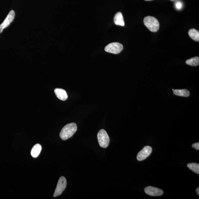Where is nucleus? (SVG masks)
Segmentation results:
<instances>
[{
    "instance_id": "ddd939ff",
    "label": "nucleus",
    "mask_w": 199,
    "mask_h": 199,
    "mask_svg": "<svg viewBox=\"0 0 199 199\" xmlns=\"http://www.w3.org/2000/svg\"><path fill=\"white\" fill-rule=\"evenodd\" d=\"M189 35L194 41H199V32L195 29H191L189 31Z\"/></svg>"
},
{
    "instance_id": "f3484780",
    "label": "nucleus",
    "mask_w": 199,
    "mask_h": 199,
    "mask_svg": "<svg viewBox=\"0 0 199 199\" xmlns=\"http://www.w3.org/2000/svg\"><path fill=\"white\" fill-rule=\"evenodd\" d=\"M182 7V4L181 2H178L177 3V4H176V7L177 9H180Z\"/></svg>"
},
{
    "instance_id": "9b49d317",
    "label": "nucleus",
    "mask_w": 199,
    "mask_h": 199,
    "mask_svg": "<svg viewBox=\"0 0 199 199\" xmlns=\"http://www.w3.org/2000/svg\"><path fill=\"white\" fill-rule=\"evenodd\" d=\"M41 146L39 144H35L32 147L31 150V154L32 157L34 158H37L40 155L41 150Z\"/></svg>"
},
{
    "instance_id": "4468645a",
    "label": "nucleus",
    "mask_w": 199,
    "mask_h": 199,
    "mask_svg": "<svg viewBox=\"0 0 199 199\" xmlns=\"http://www.w3.org/2000/svg\"><path fill=\"white\" fill-rule=\"evenodd\" d=\"M186 63L188 65L192 66H197L199 64V58L198 57H196L193 58L189 59L186 60Z\"/></svg>"
},
{
    "instance_id": "20e7f679",
    "label": "nucleus",
    "mask_w": 199,
    "mask_h": 199,
    "mask_svg": "<svg viewBox=\"0 0 199 199\" xmlns=\"http://www.w3.org/2000/svg\"><path fill=\"white\" fill-rule=\"evenodd\" d=\"M123 49V46L119 43H110L105 48L106 52L114 54H118L121 52Z\"/></svg>"
},
{
    "instance_id": "6ab92c4d",
    "label": "nucleus",
    "mask_w": 199,
    "mask_h": 199,
    "mask_svg": "<svg viewBox=\"0 0 199 199\" xmlns=\"http://www.w3.org/2000/svg\"><path fill=\"white\" fill-rule=\"evenodd\" d=\"M145 1H152V0H145Z\"/></svg>"
},
{
    "instance_id": "1a4fd4ad",
    "label": "nucleus",
    "mask_w": 199,
    "mask_h": 199,
    "mask_svg": "<svg viewBox=\"0 0 199 199\" xmlns=\"http://www.w3.org/2000/svg\"><path fill=\"white\" fill-rule=\"evenodd\" d=\"M56 95L57 98L63 101H65L68 99V96L66 91L60 88H56L54 90Z\"/></svg>"
},
{
    "instance_id": "7ed1b4c3",
    "label": "nucleus",
    "mask_w": 199,
    "mask_h": 199,
    "mask_svg": "<svg viewBox=\"0 0 199 199\" xmlns=\"http://www.w3.org/2000/svg\"><path fill=\"white\" fill-rule=\"evenodd\" d=\"M97 139L100 146L103 148H107L110 143V138L107 132L102 129L97 133Z\"/></svg>"
},
{
    "instance_id": "423d86ee",
    "label": "nucleus",
    "mask_w": 199,
    "mask_h": 199,
    "mask_svg": "<svg viewBox=\"0 0 199 199\" xmlns=\"http://www.w3.org/2000/svg\"><path fill=\"white\" fill-rule=\"evenodd\" d=\"M152 151V147L150 146H145L142 150L138 152L137 156V159L139 161H144L150 156Z\"/></svg>"
},
{
    "instance_id": "dca6fc26",
    "label": "nucleus",
    "mask_w": 199,
    "mask_h": 199,
    "mask_svg": "<svg viewBox=\"0 0 199 199\" xmlns=\"http://www.w3.org/2000/svg\"><path fill=\"white\" fill-rule=\"evenodd\" d=\"M192 147L197 150H199V142H197L192 144Z\"/></svg>"
},
{
    "instance_id": "a211bd4d",
    "label": "nucleus",
    "mask_w": 199,
    "mask_h": 199,
    "mask_svg": "<svg viewBox=\"0 0 199 199\" xmlns=\"http://www.w3.org/2000/svg\"><path fill=\"white\" fill-rule=\"evenodd\" d=\"M196 192H197V193L198 195H199V188H197L196 190Z\"/></svg>"
},
{
    "instance_id": "39448f33",
    "label": "nucleus",
    "mask_w": 199,
    "mask_h": 199,
    "mask_svg": "<svg viewBox=\"0 0 199 199\" xmlns=\"http://www.w3.org/2000/svg\"><path fill=\"white\" fill-rule=\"evenodd\" d=\"M66 185L67 181L66 178L63 176L60 177L57 183V187L54 194V197H57L61 195L66 188Z\"/></svg>"
},
{
    "instance_id": "aec40b11",
    "label": "nucleus",
    "mask_w": 199,
    "mask_h": 199,
    "mask_svg": "<svg viewBox=\"0 0 199 199\" xmlns=\"http://www.w3.org/2000/svg\"><path fill=\"white\" fill-rule=\"evenodd\" d=\"M172 91H174V89H172Z\"/></svg>"
},
{
    "instance_id": "f03ea898",
    "label": "nucleus",
    "mask_w": 199,
    "mask_h": 199,
    "mask_svg": "<svg viewBox=\"0 0 199 199\" xmlns=\"http://www.w3.org/2000/svg\"><path fill=\"white\" fill-rule=\"evenodd\" d=\"M144 25L151 32H156L159 29V22L155 17L146 16L144 18Z\"/></svg>"
},
{
    "instance_id": "0eeeda50",
    "label": "nucleus",
    "mask_w": 199,
    "mask_h": 199,
    "mask_svg": "<svg viewBox=\"0 0 199 199\" xmlns=\"http://www.w3.org/2000/svg\"><path fill=\"white\" fill-rule=\"evenodd\" d=\"M15 15L14 11L12 10L9 12L5 19L0 25V33L2 32L4 29L10 25V23L13 21L14 19Z\"/></svg>"
},
{
    "instance_id": "f257e3e1",
    "label": "nucleus",
    "mask_w": 199,
    "mask_h": 199,
    "mask_svg": "<svg viewBox=\"0 0 199 199\" xmlns=\"http://www.w3.org/2000/svg\"><path fill=\"white\" fill-rule=\"evenodd\" d=\"M77 130V124L74 123L67 124L62 128L60 132V138L63 140L69 139L76 133Z\"/></svg>"
},
{
    "instance_id": "9d476101",
    "label": "nucleus",
    "mask_w": 199,
    "mask_h": 199,
    "mask_svg": "<svg viewBox=\"0 0 199 199\" xmlns=\"http://www.w3.org/2000/svg\"><path fill=\"white\" fill-rule=\"evenodd\" d=\"M115 24L116 25L124 26L125 23L124 21L123 17L121 12H118L115 15L114 18Z\"/></svg>"
},
{
    "instance_id": "2eb2a0df",
    "label": "nucleus",
    "mask_w": 199,
    "mask_h": 199,
    "mask_svg": "<svg viewBox=\"0 0 199 199\" xmlns=\"http://www.w3.org/2000/svg\"><path fill=\"white\" fill-rule=\"evenodd\" d=\"M187 167L191 170L197 174H199V164L192 163L187 164Z\"/></svg>"
},
{
    "instance_id": "6e6552de",
    "label": "nucleus",
    "mask_w": 199,
    "mask_h": 199,
    "mask_svg": "<svg viewBox=\"0 0 199 199\" xmlns=\"http://www.w3.org/2000/svg\"><path fill=\"white\" fill-rule=\"evenodd\" d=\"M144 191L147 195L152 196H159L162 195L164 193V192L161 189L152 186L146 187Z\"/></svg>"
},
{
    "instance_id": "f8f14e48",
    "label": "nucleus",
    "mask_w": 199,
    "mask_h": 199,
    "mask_svg": "<svg viewBox=\"0 0 199 199\" xmlns=\"http://www.w3.org/2000/svg\"><path fill=\"white\" fill-rule=\"evenodd\" d=\"M173 93L175 95L184 97H189L190 95L189 91L186 89L174 90Z\"/></svg>"
}]
</instances>
